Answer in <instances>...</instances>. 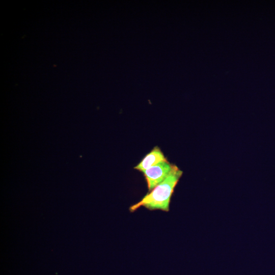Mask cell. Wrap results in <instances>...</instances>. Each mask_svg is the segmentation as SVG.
<instances>
[{
	"mask_svg": "<svg viewBox=\"0 0 275 275\" xmlns=\"http://www.w3.org/2000/svg\"><path fill=\"white\" fill-rule=\"evenodd\" d=\"M173 165L167 160L152 166L143 172L149 191L152 190L166 178Z\"/></svg>",
	"mask_w": 275,
	"mask_h": 275,
	"instance_id": "2",
	"label": "cell"
},
{
	"mask_svg": "<svg viewBox=\"0 0 275 275\" xmlns=\"http://www.w3.org/2000/svg\"><path fill=\"white\" fill-rule=\"evenodd\" d=\"M167 160L166 157L160 149L155 146L134 168L138 171L144 172L152 166Z\"/></svg>",
	"mask_w": 275,
	"mask_h": 275,
	"instance_id": "3",
	"label": "cell"
},
{
	"mask_svg": "<svg viewBox=\"0 0 275 275\" xmlns=\"http://www.w3.org/2000/svg\"><path fill=\"white\" fill-rule=\"evenodd\" d=\"M182 172L175 165L166 178L145 195L143 199L129 208L130 212H134L141 206L149 210H169V205L174 188Z\"/></svg>",
	"mask_w": 275,
	"mask_h": 275,
	"instance_id": "1",
	"label": "cell"
}]
</instances>
